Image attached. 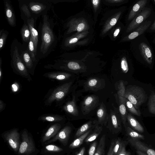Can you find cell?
I'll list each match as a JSON object with an SVG mask.
<instances>
[{
	"mask_svg": "<svg viewBox=\"0 0 155 155\" xmlns=\"http://www.w3.org/2000/svg\"></svg>",
	"mask_w": 155,
	"mask_h": 155,
	"instance_id": "11a10c76",
	"label": "cell"
},
{
	"mask_svg": "<svg viewBox=\"0 0 155 155\" xmlns=\"http://www.w3.org/2000/svg\"><path fill=\"white\" fill-rule=\"evenodd\" d=\"M151 23V21H145L133 32L126 37L124 40V41L131 40L141 35L148 29Z\"/></svg>",
	"mask_w": 155,
	"mask_h": 155,
	"instance_id": "d6986e66",
	"label": "cell"
},
{
	"mask_svg": "<svg viewBox=\"0 0 155 155\" xmlns=\"http://www.w3.org/2000/svg\"><path fill=\"white\" fill-rule=\"evenodd\" d=\"M28 50L34 61L38 63L37 59V51L35 49L34 43L31 36L29 42L27 45Z\"/></svg>",
	"mask_w": 155,
	"mask_h": 155,
	"instance_id": "836d02e7",
	"label": "cell"
},
{
	"mask_svg": "<svg viewBox=\"0 0 155 155\" xmlns=\"http://www.w3.org/2000/svg\"><path fill=\"white\" fill-rule=\"evenodd\" d=\"M124 100L126 106L127 110L133 114L138 116H140L141 113L140 112L135 108L131 102L125 97H124Z\"/></svg>",
	"mask_w": 155,
	"mask_h": 155,
	"instance_id": "d590c367",
	"label": "cell"
},
{
	"mask_svg": "<svg viewBox=\"0 0 155 155\" xmlns=\"http://www.w3.org/2000/svg\"><path fill=\"white\" fill-rule=\"evenodd\" d=\"M147 1L140 0L138 1L133 6L129 14L128 20L133 19L135 16L140 12L144 8Z\"/></svg>",
	"mask_w": 155,
	"mask_h": 155,
	"instance_id": "7402d4cb",
	"label": "cell"
},
{
	"mask_svg": "<svg viewBox=\"0 0 155 155\" xmlns=\"http://www.w3.org/2000/svg\"><path fill=\"white\" fill-rule=\"evenodd\" d=\"M151 13L150 8H145L133 18L127 28V32H129L136 29L149 17Z\"/></svg>",
	"mask_w": 155,
	"mask_h": 155,
	"instance_id": "30bf717a",
	"label": "cell"
},
{
	"mask_svg": "<svg viewBox=\"0 0 155 155\" xmlns=\"http://www.w3.org/2000/svg\"><path fill=\"white\" fill-rule=\"evenodd\" d=\"M121 118L118 109L114 106L113 109H111L109 114L107 122L108 128L114 134L120 131L122 129ZM122 122V121H121Z\"/></svg>",
	"mask_w": 155,
	"mask_h": 155,
	"instance_id": "ba28073f",
	"label": "cell"
},
{
	"mask_svg": "<svg viewBox=\"0 0 155 155\" xmlns=\"http://www.w3.org/2000/svg\"><path fill=\"white\" fill-rule=\"evenodd\" d=\"M21 12V17L24 22H27V20L32 18L31 14L24 0H18Z\"/></svg>",
	"mask_w": 155,
	"mask_h": 155,
	"instance_id": "f1b7e54d",
	"label": "cell"
},
{
	"mask_svg": "<svg viewBox=\"0 0 155 155\" xmlns=\"http://www.w3.org/2000/svg\"><path fill=\"white\" fill-rule=\"evenodd\" d=\"M4 13L5 17L9 25L13 27L16 25L15 12L10 0H4Z\"/></svg>",
	"mask_w": 155,
	"mask_h": 155,
	"instance_id": "7c38bea8",
	"label": "cell"
},
{
	"mask_svg": "<svg viewBox=\"0 0 155 155\" xmlns=\"http://www.w3.org/2000/svg\"><path fill=\"white\" fill-rule=\"evenodd\" d=\"M136 153L137 155H147L145 153L139 150H137Z\"/></svg>",
	"mask_w": 155,
	"mask_h": 155,
	"instance_id": "f5cc1de1",
	"label": "cell"
},
{
	"mask_svg": "<svg viewBox=\"0 0 155 155\" xmlns=\"http://www.w3.org/2000/svg\"><path fill=\"white\" fill-rule=\"evenodd\" d=\"M121 68L123 72L127 73L128 70L127 62L125 57H123L121 60Z\"/></svg>",
	"mask_w": 155,
	"mask_h": 155,
	"instance_id": "b9f144b4",
	"label": "cell"
},
{
	"mask_svg": "<svg viewBox=\"0 0 155 155\" xmlns=\"http://www.w3.org/2000/svg\"><path fill=\"white\" fill-rule=\"evenodd\" d=\"M125 146L126 145L124 143L118 155H131L130 152L126 150Z\"/></svg>",
	"mask_w": 155,
	"mask_h": 155,
	"instance_id": "ee69618b",
	"label": "cell"
},
{
	"mask_svg": "<svg viewBox=\"0 0 155 155\" xmlns=\"http://www.w3.org/2000/svg\"><path fill=\"white\" fill-rule=\"evenodd\" d=\"M106 135L104 134L100 140L98 147L94 155H104L106 143Z\"/></svg>",
	"mask_w": 155,
	"mask_h": 155,
	"instance_id": "d6a6232c",
	"label": "cell"
},
{
	"mask_svg": "<svg viewBox=\"0 0 155 155\" xmlns=\"http://www.w3.org/2000/svg\"><path fill=\"white\" fill-rule=\"evenodd\" d=\"M120 14L121 13H119L116 15V17L112 18L109 22L106 24L104 28L103 32L104 33L106 32L114 26L117 23Z\"/></svg>",
	"mask_w": 155,
	"mask_h": 155,
	"instance_id": "74e56055",
	"label": "cell"
},
{
	"mask_svg": "<svg viewBox=\"0 0 155 155\" xmlns=\"http://www.w3.org/2000/svg\"><path fill=\"white\" fill-rule=\"evenodd\" d=\"M127 121L129 125L134 130L140 133L144 131L143 127L140 123L130 113H127Z\"/></svg>",
	"mask_w": 155,
	"mask_h": 155,
	"instance_id": "83f0119b",
	"label": "cell"
},
{
	"mask_svg": "<svg viewBox=\"0 0 155 155\" xmlns=\"http://www.w3.org/2000/svg\"><path fill=\"white\" fill-rule=\"evenodd\" d=\"M100 1L98 0H92V3L94 8H96L98 6Z\"/></svg>",
	"mask_w": 155,
	"mask_h": 155,
	"instance_id": "681fc988",
	"label": "cell"
},
{
	"mask_svg": "<svg viewBox=\"0 0 155 155\" xmlns=\"http://www.w3.org/2000/svg\"><path fill=\"white\" fill-rule=\"evenodd\" d=\"M31 14L36 22L38 18L47 15L52 7L49 0H24Z\"/></svg>",
	"mask_w": 155,
	"mask_h": 155,
	"instance_id": "277c9868",
	"label": "cell"
},
{
	"mask_svg": "<svg viewBox=\"0 0 155 155\" xmlns=\"http://www.w3.org/2000/svg\"><path fill=\"white\" fill-rule=\"evenodd\" d=\"M21 137L22 141L20 143L18 154L31 155L37 150L31 136L26 129H24L22 131Z\"/></svg>",
	"mask_w": 155,
	"mask_h": 155,
	"instance_id": "8992f818",
	"label": "cell"
},
{
	"mask_svg": "<svg viewBox=\"0 0 155 155\" xmlns=\"http://www.w3.org/2000/svg\"><path fill=\"white\" fill-rule=\"evenodd\" d=\"M103 80L96 78H89L84 84V88L86 90L96 91L103 87Z\"/></svg>",
	"mask_w": 155,
	"mask_h": 155,
	"instance_id": "e0dca14e",
	"label": "cell"
},
{
	"mask_svg": "<svg viewBox=\"0 0 155 155\" xmlns=\"http://www.w3.org/2000/svg\"><path fill=\"white\" fill-rule=\"evenodd\" d=\"M124 143L120 138L115 140L113 149L114 155H118Z\"/></svg>",
	"mask_w": 155,
	"mask_h": 155,
	"instance_id": "f35d334b",
	"label": "cell"
},
{
	"mask_svg": "<svg viewBox=\"0 0 155 155\" xmlns=\"http://www.w3.org/2000/svg\"><path fill=\"white\" fill-rule=\"evenodd\" d=\"M150 29L152 30H155V20L153 24L151 26Z\"/></svg>",
	"mask_w": 155,
	"mask_h": 155,
	"instance_id": "db71d44e",
	"label": "cell"
},
{
	"mask_svg": "<svg viewBox=\"0 0 155 155\" xmlns=\"http://www.w3.org/2000/svg\"><path fill=\"white\" fill-rule=\"evenodd\" d=\"M6 104L1 100H0V112L3 111L5 108Z\"/></svg>",
	"mask_w": 155,
	"mask_h": 155,
	"instance_id": "c3c4849f",
	"label": "cell"
},
{
	"mask_svg": "<svg viewBox=\"0 0 155 155\" xmlns=\"http://www.w3.org/2000/svg\"><path fill=\"white\" fill-rule=\"evenodd\" d=\"M2 60L1 57L0 58V84L1 83L2 79L3 72L2 68Z\"/></svg>",
	"mask_w": 155,
	"mask_h": 155,
	"instance_id": "7dc6e473",
	"label": "cell"
},
{
	"mask_svg": "<svg viewBox=\"0 0 155 155\" xmlns=\"http://www.w3.org/2000/svg\"><path fill=\"white\" fill-rule=\"evenodd\" d=\"M92 129L89 130L77 138L70 144L69 148L74 149L80 146L83 143L86 137L90 134Z\"/></svg>",
	"mask_w": 155,
	"mask_h": 155,
	"instance_id": "4dcf8cb0",
	"label": "cell"
},
{
	"mask_svg": "<svg viewBox=\"0 0 155 155\" xmlns=\"http://www.w3.org/2000/svg\"><path fill=\"white\" fill-rule=\"evenodd\" d=\"M27 46L20 43L19 49L20 56L30 74L34 75L35 69L38 63L33 60Z\"/></svg>",
	"mask_w": 155,
	"mask_h": 155,
	"instance_id": "52a82bcc",
	"label": "cell"
},
{
	"mask_svg": "<svg viewBox=\"0 0 155 155\" xmlns=\"http://www.w3.org/2000/svg\"><path fill=\"white\" fill-rule=\"evenodd\" d=\"M120 29L119 28H117L115 30L113 34V36L114 38L116 37L117 36L120 31Z\"/></svg>",
	"mask_w": 155,
	"mask_h": 155,
	"instance_id": "816d5d0a",
	"label": "cell"
},
{
	"mask_svg": "<svg viewBox=\"0 0 155 155\" xmlns=\"http://www.w3.org/2000/svg\"><path fill=\"white\" fill-rule=\"evenodd\" d=\"M45 150L46 152L50 153L59 152L62 151V148L56 145L50 144L45 147Z\"/></svg>",
	"mask_w": 155,
	"mask_h": 155,
	"instance_id": "ab89813d",
	"label": "cell"
},
{
	"mask_svg": "<svg viewBox=\"0 0 155 155\" xmlns=\"http://www.w3.org/2000/svg\"><path fill=\"white\" fill-rule=\"evenodd\" d=\"M119 102L118 110L121 121L124 127L127 125V109L124 100V97L118 96Z\"/></svg>",
	"mask_w": 155,
	"mask_h": 155,
	"instance_id": "d4e9b609",
	"label": "cell"
},
{
	"mask_svg": "<svg viewBox=\"0 0 155 155\" xmlns=\"http://www.w3.org/2000/svg\"><path fill=\"white\" fill-rule=\"evenodd\" d=\"M85 151V148L84 147H83L81 149L79 152L77 153L76 155H84Z\"/></svg>",
	"mask_w": 155,
	"mask_h": 155,
	"instance_id": "f907efd6",
	"label": "cell"
},
{
	"mask_svg": "<svg viewBox=\"0 0 155 155\" xmlns=\"http://www.w3.org/2000/svg\"><path fill=\"white\" fill-rule=\"evenodd\" d=\"M20 33L22 44L27 45L31 36L30 30L27 22H24L21 29Z\"/></svg>",
	"mask_w": 155,
	"mask_h": 155,
	"instance_id": "4316f807",
	"label": "cell"
},
{
	"mask_svg": "<svg viewBox=\"0 0 155 155\" xmlns=\"http://www.w3.org/2000/svg\"><path fill=\"white\" fill-rule=\"evenodd\" d=\"M141 54L145 60L149 64L152 62L153 55L149 47L144 42H142L139 45Z\"/></svg>",
	"mask_w": 155,
	"mask_h": 155,
	"instance_id": "cb8c5ba5",
	"label": "cell"
},
{
	"mask_svg": "<svg viewBox=\"0 0 155 155\" xmlns=\"http://www.w3.org/2000/svg\"><path fill=\"white\" fill-rule=\"evenodd\" d=\"M126 89L122 81H120L117 86V96L124 97Z\"/></svg>",
	"mask_w": 155,
	"mask_h": 155,
	"instance_id": "60d3db41",
	"label": "cell"
},
{
	"mask_svg": "<svg viewBox=\"0 0 155 155\" xmlns=\"http://www.w3.org/2000/svg\"><path fill=\"white\" fill-rule=\"evenodd\" d=\"M71 131V127L68 125L66 126L60 130L52 139L46 143L48 144L58 140L64 146H65L68 143Z\"/></svg>",
	"mask_w": 155,
	"mask_h": 155,
	"instance_id": "4fadbf2b",
	"label": "cell"
},
{
	"mask_svg": "<svg viewBox=\"0 0 155 155\" xmlns=\"http://www.w3.org/2000/svg\"><path fill=\"white\" fill-rule=\"evenodd\" d=\"M97 122V120H90L83 124L77 130L75 135L74 137L77 138L89 130L94 128Z\"/></svg>",
	"mask_w": 155,
	"mask_h": 155,
	"instance_id": "484cf974",
	"label": "cell"
},
{
	"mask_svg": "<svg viewBox=\"0 0 155 155\" xmlns=\"http://www.w3.org/2000/svg\"><path fill=\"white\" fill-rule=\"evenodd\" d=\"M39 24V34L37 59H40L47 57L56 47L58 39L55 31V23L47 15L41 16Z\"/></svg>",
	"mask_w": 155,
	"mask_h": 155,
	"instance_id": "6da1fadb",
	"label": "cell"
},
{
	"mask_svg": "<svg viewBox=\"0 0 155 155\" xmlns=\"http://www.w3.org/2000/svg\"><path fill=\"white\" fill-rule=\"evenodd\" d=\"M72 84V81L65 82L51 89L45 97V105L50 106L54 102L58 105L68 93Z\"/></svg>",
	"mask_w": 155,
	"mask_h": 155,
	"instance_id": "3957f363",
	"label": "cell"
},
{
	"mask_svg": "<svg viewBox=\"0 0 155 155\" xmlns=\"http://www.w3.org/2000/svg\"><path fill=\"white\" fill-rule=\"evenodd\" d=\"M27 23L30 30L31 36L34 43L35 49L37 53L39 34L38 31L35 28L36 22L33 18H31L27 20Z\"/></svg>",
	"mask_w": 155,
	"mask_h": 155,
	"instance_id": "44dd1931",
	"label": "cell"
},
{
	"mask_svg": "<svg viewBox=\"0 0 155 155\" xmlns=\"http://www.w3.org/2000/svg\"><path fill=\"white\" fill-rule=\"evenodd\" d=\"M124 97L131 102L137 109L147 99V95L143 89L137 86L127 87L126 89Z\"/></svg>",
	"mask_w": 155,
	"mask_h": 155,
	"instance_id": "5b68a950",
	"label": "cell"
},
{
	"mask_svg": "<svg viewBox=\"0 0 155 155\" xmlns=\"http://www.w3.org/2000/svg\"><path fill=\"white\" fill-rule=\"evenodd\" d=\"M70 73L61 71H54L45 73L43 76L51 80L62 82L68 80L72 77Z\"/></svg>",
	"mask_w": 155,
	"mask_h": 155,
	"instance_id": "5bb4252c",
	"label": "cell"
},
{
	"mask_svg": "<svg viewBox=\"0 0 155 155\" xmlns=\"http://www.w3.org/2000/svg\"><path fill=\"white\" fill-rule=\"evenodd\" d=\"M126 134L127 137L132 139H144L143 135L141 134L127 125L124 126Z\"/></svg>",
	"mask_w": 155,
	"mask_h": 155,
	"instance_id": "1f68e13d",
	"label": "cell"
},
{
	"mask_svg": "<svg viewBox=\"0 0 155 155\" xmlns=\"http://www.w3.org/2000/svg\"><path fill=\"white\" fill-rule=\"evenodd\" d=\"M61 110L67 114L74 116L78 115V110L74 96L71 100L68 101L62 105H61Z\"/></svg>",
	"mask_w": 155,
	"mask_h": 155,
	"instance_id": "2e32d148",
	"label": "cell"
},
{
	"mask_svg": "<svg viewBox=\"0 0 155 155\" xmlns=\"http://www.w3.org/2000/svg\"><path fill=\"white\" fill-rule=\"evenodd\" d=\"M147 104L150 112L155 114V93L153 91L151 92Z\"/></svg>",
	"mask_w": 155,
	"mask_h": 155,
	"instance_id": "e575fe53",
	"label": "cell"
},
{
	"mask_svg": "<svg viewBox=\"0 0 155 155\" xmlns=\"http://www.w3.org/2000/svg\"><path fill=\"white\" fill-rule=\"evenodd\" d=\"M61 128L60 123H55L51 125L48 128L42 139V143L48 141L51 138L54 137L59 132Z\"/></svg>",
	"mask_w": 155,
	"mask_h": 155,
	"instance_id": "ffe728a7",
	"label": "cell"
},
{
	"mask_svg": "<svg viewBox=\"0 0 155 155\" xmlns=\"http://www.w3.org/2000/svg\"><path fill=\"white\" fill-rule=\"evenodd\" d=\"M65 119L63 116L52 114H43L38 118V120L43 121L59 123Z\"/></svg>",
	"mask_w": 155,
	"mask_h": 155,
	"instance_id": "603a6c76",
	"label": "cell"
},
{
	"mask_svg": "<svg viewBox=\"0 0 155 155\" xmlns=\"http://www.w3.org/2000/svg\"><path fill=\"white\" fill-rule=\"evenodd\" d=\"M99 102L98 97L95 95H89L83 100L81 106L83 114L85 115L88 114L94 109Z\"/></svg>",
	"mask_w": 155,
	"mask_h": 155,
	"instance_id": "8fae6325",
	"label": "cell"
},
{
	"mask_svg": "<svg viewBox=\"0 0 155 155\" xmlns=\"http://www.w3.org/2000/svg\"><path fill=\"white\" fill-rule=\"evenodd\" d=\"M85 27V24L83 23H81L78 25L76 29L78 31H81Z\"/></svg>",
	"mask_w": 155,
	"mask_h": 155,
	"instance_id": "bcb514c9",
	"label": "cell"
},
{
	"mask_svg": "<svg viewBox=\"0 0 155 155\" xmlns=\"http://www.w3.org/2000/svg\"><path fill=\"white\" fill-rule=\"evenodd\" d=\"M127 140L131 145L137 150L141 151L147 155H155V150L149 147L139 139L127 137Z\"/></svg>",
	"mask_w": 155,
	"mask_h": 155,
	"instance_id": "9a60e30c",
	"label": "cell"
},
{
	"mask_svg": "<svg viewBox=\"0 0 155 155\" xmlns=\"http://www.w3.org/2000/svg\"><path fill=\"white\" fill-rule=\"evenodd\" d=\"M9 32L7 30L1 29L0 30V51L5 47Z\"/></svg>",
	"mask_w": 155,
	"mask_h": 155,
	"instance_id": "8d00e7d4",
	"label": "cell"
},
{
	"mask_svg": "<svg viewBox=\"0 0 155 155\" xmlns=\"http://www.w3.org/2000/svg\"><path fill=\"white\" fill-rule=\"evenodd\" d=\"M3 137L10 147L15 152H18L20 143V134L17 128H14L4 133Z\"/></svg>",
	"mask_w": 155,
	"mask_h": 155,
	"instance_id": "9c48e42d",
	"label": "cell"
},
{
	"mask_svg": "<svg viewBox=\"0 0 155 155\" xmlns=\"http://www.w3.org/2000/svg\"><path fill=\"white\" fill-rule=\"evenodd\" d=\"M115 140H113L111 142L109 150L107 155H114L113 149L115 143Z\"/></svg>",
	"mask_w": 155,
	"mask_h": 155,
	"instance_id": "f6af8a7d",
	"label": "cell"
},
{
	"mask_svg": "<svg viewBox=\"0 0 155 155\" xmlns=\"http://www.w3.org/2000/svg\"><path fill=\"white\" fill-rule=\"evenodd\" d=\"M97 123L101 126H106L108 120L109 114L107 113L105 105L102 102L97 109Z\"/></svg>",
	"mask_w": 155,
	"mask_h": 155,
	"instance_id": "ac0fdd59",
	"label": "cell"
},
{
	"mask_svg": "<svg viewBox=\"0 0 155 155\" xmlns=\"http://www.w3.org/2000/svg\"><path fill=\"white\" fill-rule=\"evenodd\" d=\"M20 43L17 38H15L11 44L10 50L11 67L15 74L30 81L32 80V78L20 56L19 49Z\"/></svg>",
	"mask_w": 155,
	"mask_h": 155,
	"instance_id": "7a4b0ae2",
	"label": "cell"
},
{
	"mask_svg": "<svg viewBox=\"0 0 155 155\" xmlns=\"http://www.w3.org/2000/svg\"><path fill=\"white\" fill-rule=\"evenodd\" d=\"M94 129L92 133L89 134L85 139L84 141L85 142L89 143L96 140L101 134L103 130V127L102 126H99L97 122Z\"/></svg>",
	"mask_w": 155,
	"mask_h": 155,
	"instance_id": "f546056e",
	"label": "cell"
},
{
	"mask_svg": "<svg viewBox=\"0 0 155 155\" xmlns=\"http://www.w3.org/2000/svg\"><path fill=\"white\" fill-rule=\"evenodd\" d=\"M97 142L94 141L93 143L90 146L88 151V155H94L96 150Z\"/></svg>",
	"mask_w": 155,
	"mask_h": 155,
	"instance_id": "7bdbcfd3",
	"label": "cell"
}]
</instances>
